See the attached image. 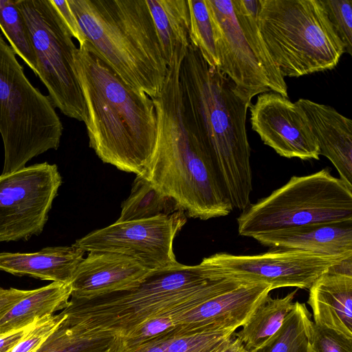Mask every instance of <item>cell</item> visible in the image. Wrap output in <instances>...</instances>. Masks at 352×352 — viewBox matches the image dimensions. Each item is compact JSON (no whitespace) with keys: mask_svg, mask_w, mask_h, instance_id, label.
I'll return each mask as SVG.
<instances>
[{"mask_svg":"<svg viewBox=\"0 0 352 352\" xmlns=\"http://www.w3.org/2000/svg\"><path fill=\"white\" fill-rule=\"evenodd\" d=\"M187 50L176 47L162 89L151 98L156 140L143 177L188 217L207 220L228 216L234 209L213 155L185 116L179 74Z\"/></svg>","mask_w":352,"mask_h":352,"instance_id":"1","label":"cell"},{"mask_svg":"<svg viewBox=\"0 0 352 352\" xmlns=\"http://www.w3.org/2000/svg\"><path fill=\"white\" fill-rule=\"evenodd\" d=\"M184 111L196 137L211 152L233 209L250 204L252 171L246 118L251 101L190 43L180 67Z\"/></svg>","mask_w":352,"mask_h":352,"instance_id":"2","label":"cell"},{"mask_svg":"<svg viewBox=\"0 0 352 352\" xmlns=\"http://www.w3.org/2000/svg\"><path fill=\"white\" fill-rule=\"evenodd\" d=\"M74 67L87 110L89 146L104 163L144 176L156 140L152 99L124 83L85 43L77 48Z\"/></svg>","mask_w":352,"mask_h":352,"instance_id":"3","label":"cell"},{"mask_svg":"<svg viewBox=\"0 0 352 352\" xmlns=\"http://www.w3.org/2000/svg\"><path fill=\"white\" fill-rule=\"evenodd\" d=\"M245 282L216 277L201 261L150 271L133 286L86 300H69L62 310L69 324L91 333L123 337L158 316L174 319Z\"/></svg>","mask_w":352,"mask_h":352,"instance_id":"4","label":"cell"},{"mask_svg":"<svg viewBox=\"0 0 352 352\" xmlns=\"http://www.w3.org/2000/svg\"><path fill=\"white\" fill-rule=\"evenodd\" d=\"M88 50L124 83L151 98L168 66L145 0H67Z\"/></svg>","mask_w":352,"mask_h":352,"instance_id":"5","label":"cell"},{"mask_svg":"<svg viewBox=\"0 0 352 352\" xmlns=\"http://www.w3.org/2000/svg\"><path fill=\"white\" fill-rule=\"evenodd\" d=\"M257 22L283 77L333 69L345 53L321 0H259Z\"/></svg>","mask_w":352,"mask_h":352,"instance_id":"6","label":"cell"},{"mask_svg":"<svg viewBox=\"0 0 352 352\" xmlns=\"http://www.w3.org/2000/svg\"><path fill=\"white\" fill-rule=\"evenodd\" d=\"M63 130L49 96L30 82L16 54L0 34V134L4 147L2 174L20 170L33 157L56 150Z\"/></svg>","mask_w":352,"mask_h":352,"instance_id":"7","label":"cell"},{"mask_svg":"<svg viewBox=\"0 0 352 352\" xmlns=\"http://www.w3.org/2000/svg\"><path fill=\"white\" fill-rule=\"evenodd\" d=\"M219 69L248 100L273 91L288 98L287 85L261 35L259 0H206Z\"/></svg>","mask_w":352,"mask_h":352,"instance_id":"8","label":"cell"},{"mask_svg":"<svg viewBox=\"0 0 352 352\" xmlns=\"http://www.w3.org/2000/svg\"><path fill=\"white\" fill-rule=\"evenodd\" d=\"M352 219V187L328 169L293 176L236 219L239 234L254 238L276 230Z\"/></svg>","mask_w":352,"mask_h":352,"instance_id":"9","label":"cell"},{"mask_svg":"<svg viewBox=\"0 0 352 352\" xmlns=\"http://www.w3.org/2000/svg\"><path fill=\"white\" fill-rule=\"evenodd\" d=\"M34 50L37 76L54 107L65 116L85 122L87 110L78 80L72 36L50 0H16Z\"/></svg>","mask_w":352,"mask_h":352,"instance_id":"10","label":"cell"},{"mask_svg":"<svg viewBox=\"0 0 352 352\" xmlns=\"http://www.w3.org/2000/svg\"><path fill=\"white\" fill-rule=\"evenodd\" d=\"M349 258L352 256L274 248L254 255L219 252L204 258L202 261L216 277L269 284L272 289L287 287L309 289L330 267Z\"/></svg>","mask_w":352,"mask_h":352,"instance_id":"11","label":"cell"},{"mask_svg":"<svg viewBox=\"0 0 352 352\" xmlns=\"http://www.w3.org/2000/svg\"><path fill=\"white\" fill-rule=\"evenodd\" d=\"M62 177L56 164L25 166L0 175V243L40 234Z\"/></svg>","mask_w":352,"mask_h":352,"instance_id":"12","label":"cell"},{"mask_svg":"<svg viewBox=\"0 0 352 352\" xmlns=\"http://www.w3.org/2000/svg\"><path fill=\"white\" fill-rule=\"evenodd\" d=\"M186 221L184 211L151 219L113 224L76 241L85 252H111L132 257L149 270L177 263L173 241Z\"/></svg>","mask_w":352,"mask_h":352,"instance_id":"13","label":"cell"},{"mask_svg":"<svg viewBox=\"0 0 352 352\" xmlns=\"http://www.w3.org/2000/svg\"><path fill=\"white\" fill-rule=\"evenodd\" d=\"M250 108L252 129L281 157L320 159V149L305 113L296 102L270 91L259 94Z\"/></svg>","mask_w":352,"mask_h":352,"instance_id":"14","label":"cell"},{"mask_svg":"<svg viewBox=\"0 0 352 352\" xmlns=\"http://www.w3.org/2000/svg\"><path fill=\"white\" fill-rule=\"evenodd\" d=\"M272 290L269 284L243 283L176 317L175 324L199 331H235Z\"/></svg>","mask_w":352,"mask_h":352,"instance_id":"15","label":"cell"},{"mask_svg":"<svg viewBox=\"0 0 352 352\" xmlns=\"http://www.w3.org/2000/svg\"><path fill=\"white\" fill-rule=\"evenodd\" d=\"M150 271L132 257L111 252H90L71 282V299L86 300L125 289Z\"/></svg>","mask_w":352,"mask_h":352,"instance_id":"16","label":"cell"},{"mask_svg":"<svg viewBox=\"0 0 352 352\" xmlns=\"http://www.w3.org/2000/svg\"><path fill=\"white\" fill-rule=\"evenodd\" d=\"M309 289L314 322L352 337V258L330 267Z\"/></svg>","mask_w":352,"mask_h":352,"instance_id":"17","label":"cell"},{"mask_svg":"<svg viewBox=\"0 0 352 352\" xmlns=\"http://www.w3.org/2000/svg\"><path fill=\"white\" fill-rule=\"evenodd\" d=\"M272 248L295 249L328 256H352V219L276 230L254 238Z\"/></svg>","mask_w":352,"mask_h":352,"instance_id":"18","label":"cell"},{"mask_svg":"<svg viewBox=\"0 0 352 352\" xmlns=\"http://www.w3.org/2000/svg\"><path fill=\"white\" fill-rule=\"evenodd\" d=\"M296 102L305 113L320 155L330 160L340 179L352 187V120L331 106L304 98Z\"/></svg>","mask_w":352,"mask_h":352,"instance_id":"19","label":"cell"},{"mask_svg":"<svg viewBox=\"0 0 352 352\" xmlns=\"http://www.w3.org/2000/svg\"><path fill=\"white\" fill-rule=\"evenodd\" d=\"M85 252L71 246L47 247L33 253H0V270L16 275L71 283Z\"/></svg>","mask_w":352,"mask_h":352,"instance_id":"20","label":"cell"},{"mask_svg":"<svg viewBox=\"0 0 352 352\" xmlns=\"http://www.w3.org/2000/svg\"><path fill=\"white\" fill-rule=\"evenodd\" d=\"M234 331H198L177 325L169 331L140 342L116 338L108 352H221Z\"/></svg>","mask_w":352,"mask_h":352,"instance_id":"21","label":"cell"},{"mask_svg":"<svg viewBox=\"0 0 352 352\" xmlns=\"http://www.w3.org/2000/svg\"><path fill=\"white\" fill-rule=\"evenodd\" d=\"M72 291L71 283L60 282L32 289L0 318V333L27 327L64 309L69 304Z\"/></svg>","mask_w":352,"mask_h":352,"instance_id":"22","label":"cell"},{"mask_svg":"<svg viewBox=\"0 0 352 352\" xmlns=\"http://www.w3.org/2000/svg\"><path fill=\"white\" fill-rule=\"evenodd\" d=\"M166 63L178 46L188 47L190 16L187 0H145Z\"/></svg>","mask_w":352,"mask_h":352,"instance_id":"23","label":"cell"},{"mask_svg":"<svg viewBox=\"0 0 352 352\" xmlns=\"http://www.w3.org/2000/svg\"><path fill=\"white\" fill-rule=\"evenodd\" d=\"M297 289L283 298L267 295L255 308L241 330L234 335L250 351L265 344L280 329L294 306Z\"/></svg>","mask_w":352,"mask_h":352,"instance_id":"24","label":"cell"},{"mask_svg":"<svg viewBox=\"0 0 352 352\" xmlns=\"http://www.w3.org/2000/svg\"><path fill=\"white\" fill-rule=\"evenodd\" d=\"M311 315L296 301L277 332L254 352H311Z\"/></svg>","mask_w":352,"mask_h":352,"instance_id":"25","label":"cell"},{"mask_svg":"<svg viewBox=\"0 0 352 352\" xmlns=\"http://www.w3.org/2000/svg\"><path fill=\"white\" fill-rule=\"evenodd\" d=\"M179 210L173 199L160 192L144 177L136 175L116 222L151 219Z\"/></svg>","mask_w":352,"mask_h":352,"instance_id":"26","label":"cell"},{"mask_svg":"<svg viewBox=\"0 0 352 352\" xmlns=\"http://www.w3.org/2000/svg\"><path fill=\"white\" fill-rule=\"evenodd\" d=\"M115 338L111 335L88 333L67 322L65 314L35 352H108Z\"/></svg>","mask_w":352,"mask_h":352,"instance_id":"27","label":"cell"},{"mask_svg":"<svg viewBox=\"0 0 352 352\" xmlns=\"http://www.w3.org/2000/svg\"><path fill=\"white\" fill-rule=\"evenodd\" d=\"M0 28L16 55L37 76L36 58L30 31L16 0H0Z\"/></svg>","mask_w":352,"mask_h":352,"instance_id":"28","label":"cell"},{"mask_svg":"<svg viewBox=\"0 0 352 352\" xmlns=\"http://www.w3.org/2000/svg\"><path fill=\"white\" fill-rule=\"evenodd\" d=\"M189 16V41L195 46L205 61L219 69V60L214 32L206 0H187Z\"/></svg>","mask_w":352,"mask_h":352,"instance_id":"29","label":"cell"},{"mask_svg":"<svg viewBox=\"0 0 352 352\" xmlns=\"http://www.w3.org/2000/svg\"><path fill=\"white\" fill-rule=\"evenodd\" d=\"M344 52L352 55V0H321Z\"/></svg>","mask_w":352,"mask_h":352,"instance_id":"30","label":"cell"},{"mask_svg":"<svg viewBox=\"0 0 352 352\" xmlns=\"http://www.w3.org/2000/svg\"><path fill=\"white\" fill-rule=\"evenodd\" d=\"M311 352H352V337L313 322Z\"/></svg>","mask_w":352,"mask_h":352,"instance_id":"31","label":"cell"},{"mask_svg":"<svg viewBox=\"0 0 352 352\" xmlns=\"http://www.w3.org/2000/svg\"><path fill=\"white\" fill-rule=\"evenodd\" d=\"M65 318L61 311L38 319L25 336L10 352H35Z\"/></svg>","mask_w":352,"mask_h":352,"instance_id":"32","label":"cell"},{"mask_svg":"<svg viewBox=\"0 0 352 352\" xmlns=\"http://www.w3.org/2000/svg\"><path fill=\"white\" fill-rule=\"evenodd\" d=\"M173 317L158 316L146 320L123 337H120L127 343H140L162 334L176 327Z\"/></svg>","mask_w":352,"mask_h":352,"instance_id":"33","label":"cell"},{"mask_svg":"<svg viewBox=\"0 0 352 352\" xmlns=\"http://www.w3.org/2000/svg\"><path fill=\"white\" fill-rule=\"evenodd\" d=\"M50 1L72 36L78 41L79 45L85 43V36L79 24L78 20L70 8L67 0Z\"/></svg>","mask_w":352,"mask_h":352,"instance_id":"34","label":"cell"},{"mask_svg":"<svg viewBox=\"0 0 352 352\" xmlns=\"http://www.w3.org/2000/svg\"><path fill=\"white\" fill-rule=\"evenodd\" d=\"M34 322L21 329L0 333V352H10L25 336Z\"/></svg>","mask_w":352,"mask_h":352,"instance_id":"35","label":"cell"},{"mask_svg":"<svg viewBox=\"0 0 352 352\" xmlns=\"http://www.w3.org/2000/svg\"><path fill=\"white\" fill-rule=\"evenodd\" d=\"M31 290L16 288L5 289L0 293V318L19 300L28 295Z\"/></svg>","mask_w":352,"mask_h":352,"instance_id":"36","label":"cell"},{"mask_svg":"<svg viewBox=\"0 0 352 352\" xmlns=\"http://www.w3.org/2000/svg\"><path fill=\"white\" fill-rule=\"evenodd\" d=\"M234 333L228 345L221 352H254L247 350Z\"/></svg>","mask_w":352,"mask_h":352,"instance_id":"37","label":"cell"},{"mask_svg":"<svg viewBox=\"0 0 352 352\" xmlns=\"http://www.w3.org/2000/svg\"><path fill=\"white\" fill-rule=\"evenodd\" d=\"M5 290L3 287L0 286V293L3 292Z\"/></svg>","mask_w":352,"mask_h":352,"instance_id":"38","label":"cell"}]
</instances>
